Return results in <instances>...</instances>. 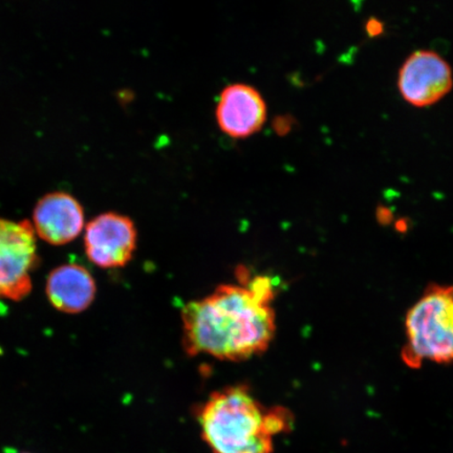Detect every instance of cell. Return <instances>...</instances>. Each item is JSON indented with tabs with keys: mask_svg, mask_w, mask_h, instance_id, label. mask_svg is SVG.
<instances>
[{
	"mask_svg": "<svg viewBox=\"0 0 453 453\" xmlns=\"http://www.w3.org/2000/svg\"><path fill=\"white\" fill-rule=\"evenodd\" d=\"M291 411L264 406L245 385L209 395L197 412L202 438L212 453H273V438L293 427Z\"/></svg>",
	"mask_w": 453,
	"mask_h": 453,
	"instance_id": "cell-2",
	"label": "cell"
},
{
	"mask_svg": "<svg viewBox=\"0 0 453 453\" xmlns=\"http://www.w3.org/2000/svg\"><path fill=\"white\" fill-rule=\"evenodd\" d=\"M137 241L133 219L117 212L100 214L85 228V252L102 269L126 267L134 257Z\"/></svg>",
	"mask_w": 453,
	"mask_h": 453,
	"instance_id": "cell-5",
	"label": "cell"
},
{
	"mask_svg": "<svg viewBox=\"0 0 453 453\" xmlns=\"http://www.w3.org/2000/svg\"><path fill=\"white\" fill-rule=\"evenodd\" d=\"M39 263L36 234L28 220L0 219V298L20 302L32 291Z\"/></svg>",
	"mask_w": 453,
	"mask_h": 453,
	"instance_id": "cell-4",
	"label": "cell"
},
{
	"mask_svg": "<svg viewBox=\"0 0 453 453\" xmlns=\"http://www.w3.org/2000/svg\"><path fill=\"white\" fill-rule=\"evenodd\" d=\"M367 27L368 32H370L371 34H375V35H377V34L380 33L382 30V26L379 24L377 20L370 21V24H368Z\"/></svg>",
	"mask_w": 453,
	"mask_h": 453,
	"instance_id": "cell-10",
	"label": "cell"
},
{
	"mask_svg": "<svg viewBox=\"0 0 453 453\" xmlns=\"http://www.w3.org/2000/svg\"><path fill=\"white\" fill-rule=\"evenodd\" d=\"M34 230L50 245L62 246L81 235L84 228L81 203L65 192L44 196L34 209Z\"/></svg>",
	"mask_w": 453,
	"mask_h": 453,
	"instance_id": "cell-8",
	"label": "cell"
},
{
	"mask_svg": "<svg viewBox=\"0 0 453 453\" xmlns=\"http://www.w3.org/2000/svg\"><path fill=\"white\" fill-rule=\"evenodd\" d=\"M19 453H32V452L22 451V452H19Z\"/></svg>",
	"mask_w": 453,
	"mask_h": 453,
	"instance_id": "cell-11",
	"label": "cell"
},
{
	"mask_svg": "<svg viewBox=\"0 0 453 453\" xmlns=\"http://www.w3.org/2000/svg\"><path fill=\"white\" fill-rule=\"evenodd\" d=\"M97 287L92 274L77 264L56 268L48 277L47 296L56 310L78 314L93 303Z\"/></svg>",
	"mask_w": 453,
	"mask_h": 453,
	"instance_id": "cell-9",
	"label": "cell"
},
{
	"mask_svg": "<svg viewBox=\"0 0 453 453\" xmlns=\"http://www.w3.org/2000/svg\"><path fill=\"white\" fill-rule=\"evenodd\" d=\"M452 87L451 66L434 50H416L399 72L398 88L402 97L416 107L437 104Z\"/></svg>",
	"mask_w": 453,
	"mask_h": 453,
	"instance_id": "cell-6",
	"label": "cell"
},
{
	"mask_svg": "<svg viewBox=\"0 0 453 453\" xmlns=\"http://www.w3.org/2000/svg\"><path fill=\"white\" fill-rule=\"evenodd\" d=\"M402 360L420 368L424 361L453 362V286L433 285L412 305L405 319Z\"/></svg>",
	"mask_w": 453,
	"mask_h": 453,
	"instance_id": "cell-3",
	"label": "cell"
},
{
	"mask_svg": "<svg viewBox=\"0 0 453 453\" xmlns=\"http://www.w3.org/2000/svg\"><path fill=\"white\" fill-rule=\"evenodd\" d=\"M267 104L259 90L246 83H234L219 95L215 119L220 132L242 140L257 134L267 121Z\"/></svg>",
	"mask_w": 453,
	"mask_h": 453,
	"instance_id": "cell-7",
	"label": "cell"
},
{
	"mask_svg": "<svg viewBox=\"0 0 453 453\" xmlns=\"http://www.w3.org/2000/svg\"><path fill=\"white\" fill-rule=\"evenodd\" d=\"M239 285H220L182 311L183 344L190 356L243 361L263 354L276 333L272 302L275 293L267 276L237 270Z\"/></svg>",
	"mask_w": 453,
	"mask_h": 453,
	"instance_id": "cell-1",
	"label": "cell"
}]
</instances>
